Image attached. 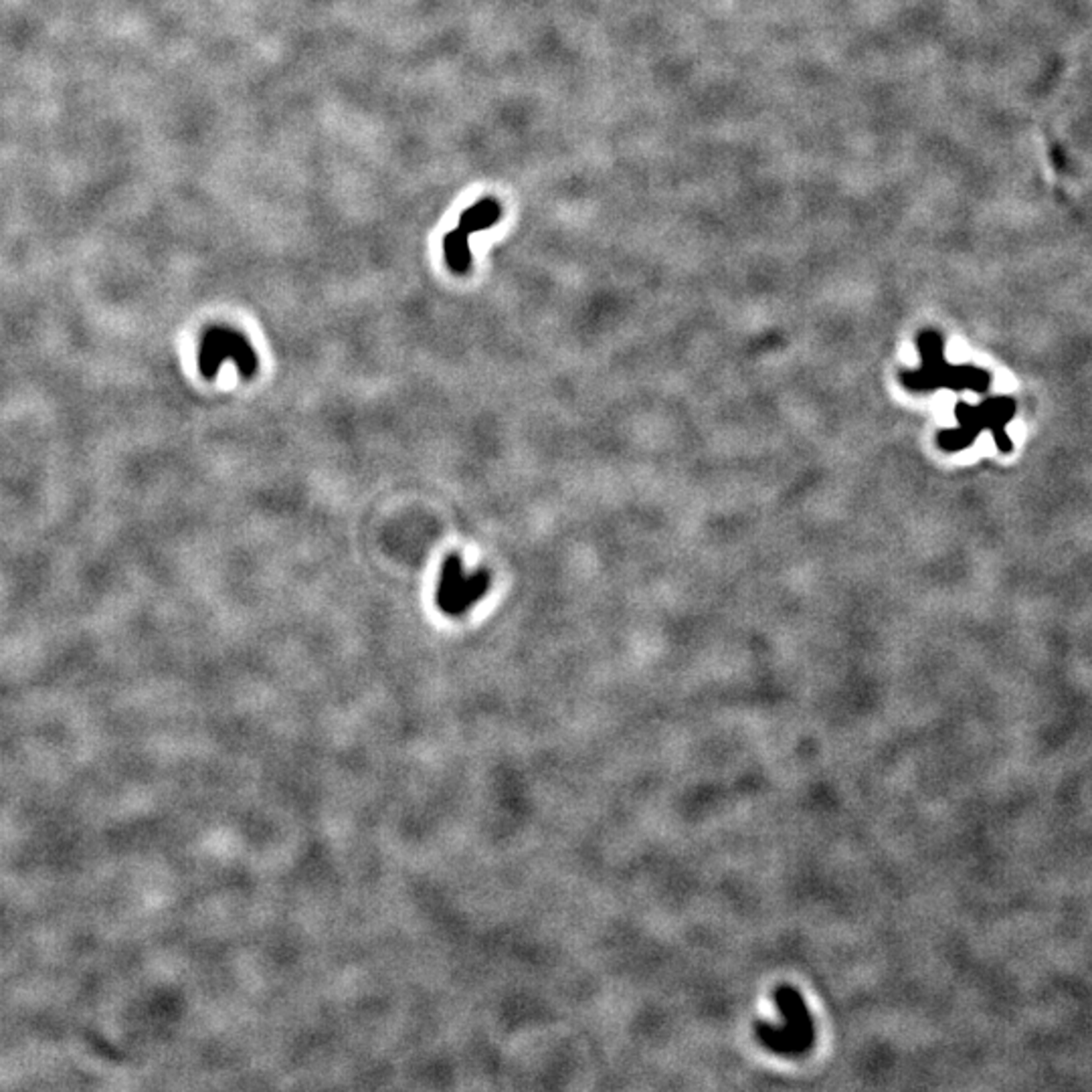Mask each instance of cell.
Masks as SVG:
<instances>
[{"instance_id":"cell-1","label":"cell","mask_w":1092,"mask_h":1092,"mask_svg":"<svg viewBox=\"0 0 1092 1092\" xmlns=\"http://www.w3.org/2000/svg\"><path fill=\"white\" fill-rule=\"evenodd\" d=\"M775 1003L779 1005L783 1018L787 1019L783 1030L771 1024H755V1034L767 1050L783 1056H795L812 1048L813 1044V1019L809 1014L804 997L799 991L789 985L775 989Z\"/></svg>"},{"instance_id":"cell-2","label":"cell","mask_w":1092,"mask_h":1092,"mask_svg":"<svg viewBox=\"0 0 1092 1092\" xmlns=\"http://www.w3.org/2000/svg\"><path fill=\"white\" fill-rule=\"evenodd\" d=\"M1014 415H1016V403H1014V399H1010V397H991L979 407L959 405L957 407L959 429L943 433V436H940V442H943V447H947V450H963V447L975 442V437L983 429H989L993 433V439H996L999 450L1010 451L1011 442H1010L1008 433H1005V427H1008L1010 421L1014 419Z\"/></svg>"},{"instance_id":"cell-3","label":"cell","mask_w":1092,"mask_h":1092,"mask_svg":"<svg viewBox=\"0 0 1092 1092\" xmlns=\"http://www.w3.org/2000/svg\"><path fill=\"white\" fill-rule=\"evenodd\" d=\"M227 360H233L243 379H252L258 372V357L245 334L227 326L209 328L201 342V372L207 379H215Z\"/></svg>"},{"instance_id":"cell-4","label":"cell","mask_w":1092,"mask_h":1092,"mask_svg":"<svg viewBox=\"0 0 1092 1092\" xmlns=\"http://www.w3.org/2000/svg\"><path fill=\"white\" fill-rule=\"evenodd\" d=\"M490 583L492 578L488 571L465 572L462 558L457 555L447 557L437 587L439 609L451 617L468 613L473 605L488 593Z\"/></svg>"},{"instance_id":"cell-5","label":"cell","mask_w":1092,"mask_h":1092,"mask_svg":"<svg viewBox=\"0 0 1092 1092\" xmlns=\"http://www.w3.org/2000/svg\"><path fill=\"white\" fill-rule=\"evenodd\" d=\"M502 209H500L496 199H482L476 205L464 210L459 216L457 229H453L445 235L443 252L447 266L451 267L453 273H468L472 267V252H470V237L478 231L494 227L500 221Z\"/></svg>"}]
</instances>
